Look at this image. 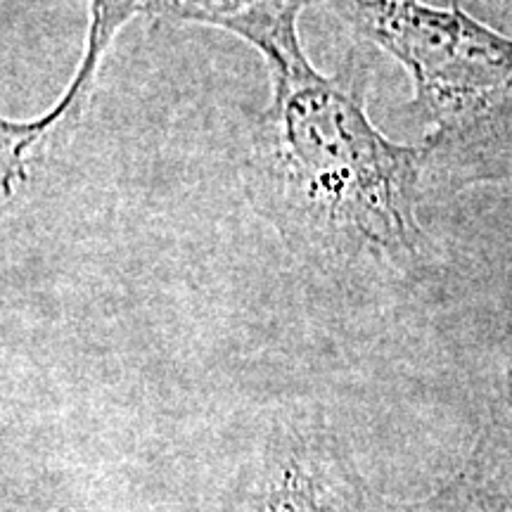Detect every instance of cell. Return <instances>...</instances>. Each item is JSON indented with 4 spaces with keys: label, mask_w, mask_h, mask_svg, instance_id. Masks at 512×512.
Segmentation results:
<instances>
[{
    "label": "cell",
    "mask_w": 512,
    "mask_h": 512,
    "mask_svg": "<svg viewBox=\"0 0 512 512\" xmlns=\"http://www.w3.org/2000/svg\"><path fill=\"white\" fill-rule=\"evenodd\" d=\"M368 67L325 76L302 57L273 69L245 166L247 195L294 254L320 266L411 264L425 145L389 140L368 117Z\"/></svg>",
    "instance_id": "cell-1"
},
{
    "label": "cell",
    "mask_w": 512,
    "mask_h": 512,
    "mask_svg": "<svg viewBox=\"0 0 512 512\" xmlns=\"http://www.w3.org/2000/svg\"><path fill=\"white\" fill-rule=\"evenodd\" d=\"M358 38L411 74L434 126L427 164L491 178L512 169V38L460 8L422 0H323Z\"/></svg>",
    "instance_id": "cell-2"
},
{
    "label": "cell",
    "mask_w": 512,
    "mask_h": 512,
    "mask_svg": "<svg viewBox=\"0 0 512 512\" xmlns=\"http://www.w3.org/2000/svg\"><path fill=\"white\" fill-rule=\"evenodd\" d=\"M147 0H91L88 5V29L86 43L74 79L67 83L60 100L31 121L3 119V190L12 195L15 185L27 176L29 159L41 150L43 143L55 133L74 126L86 110L88 95L93 91V81L98 76L100 62L121 29L133 17L145 12Z\"/></svg>",
    "instance_id": "cell-3"
},
{
    "label": "cell",
    "mask_w": 512,
    "mask_h": 512,
    "mask_svg": "<svg viewBox=\"0 0 512 512\" xmlns=\"http://www.w3.org/2000/svg\"><path fill=\"white\" fill-rule=\"evenodd\" d=\"M313 3L323 0H147L145 15L228 31L259 50L273 72L306 57L299 17Z\"/></svg>",
    "instance_id": "cell-4"
},
{
    "label": "cell",
    "mask_w": 512,
    "mask_h": 512,
    "mask_svg": "<svg viewBox=\"0 0 512 512\" xmlns=\"http://www.w3.org/2000/svg\"><path fill=\"white\" fill-rule=\"evenodd\" d=\"M252 512H370L354 467L323 448H290L268 467Z\"/></svg>",
    "instance_id": "cell-5"
},
{
    "label": "cell",
    "mask_w": 512,
    "mask_h": 512,
    "mask_svg": "<svg viewBox=\"0 0 512 512\" xmlns=\"http://www.w3.org/2000/svg\"><path fill=\"white\" fill-rule=\"evenodd\" d=\"M406 512H512V482L475 460Z\"/></svg>",
    "instance_id": "cell-6"
}]
</instances>
